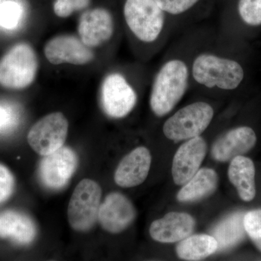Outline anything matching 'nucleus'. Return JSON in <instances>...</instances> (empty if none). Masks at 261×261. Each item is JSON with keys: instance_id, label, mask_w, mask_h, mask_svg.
Instances as JSON below:
<instances>
[{"instance_id": "obj_3", "label": "nucleus", "mask_w": 261, "mask_h": 261, "mask_svg": "<svg viewBox=\"0 0 261 261\" xmlns=\"http://www.w3.org/2000/svg\"><path fill=\"white\" fill-rule=\"evenodd\" d=\"M37 55L28 44L20 43L9 49L0 60V85L12 89L29 87L36 78Z\"/></svg>"}, {"instance_id": "obj_17", "label": "nucleus", "mask_w": 261, "mask_h": 261, "mask_svg": "<svg viewBox=\"0 0 261 261\" xmlns=\"http://www.w3.org/2000/svg\"><path fill=\"white\" fill-rule=\"evenodd\" d=\"M37 235V227L29 216L16 211H5L0 215V237L15 244L27 245Z\"/></svg>"}, {"instance_id": "obj_21", "label": "nucleus", "mask_w": 261, "mask_h": 261, "mask_svg": "<svg viewBox=\"0 0 261 261\" xmlns=\"http://www.w3.org/2000/svg\"><path fill=\"white\" fill-rule=\"evenodd\" d=\"M218 250V243L211 235L195 234L181 240L176 247L178 256L183 260H200Z\"/></svg>"}, {"instance_id": "obj_4", "label": "nucleus", "mask_w": 261, "mask_h": 261, "mask_svg": "<svg viewBox=\"0 0 261 261\" xmlns=\"http://www.w3.org/2000/svg\"><path fill=\"white\" fill-rule=\"evenodd\" d=\"M123 14L128 28L141 42H153L163 33L166 13L157 0H126Z\"/></svg>"}, {"instance_id": "obj_28", "label": "nucleus", "mask_w": 261, "mask_h": 261, "mask_svg": "<svg viewBox=\"0 0 261 261\" xmlns=\"http://www.w3.org/2000/svg\"><path fill=\"white\" fill-rule=\"evenodd\" d=\"M15 180L8 168L0 164V203L8 200L14 190Z\"/></svg>"}, {"instance_id": "obj_23", "label": "nucleus", "mask_w": 261, "mask_h": 261, "mask_svg": "<svg viewBox=\"0 0 261 261\" xmlns=\"http://www.w3.org/2000/svg\"><path fill=\"white\" fill-rule=\"evenodd\" d=\"M20 106L11 101H0V136L10 135L17 129L21 121Z\"/></svg>"}, {"instance_id": "obj_1", "label": "nucleus", "mask_w": 261, "mask_h": 261, "mask_svg": "<svg viewBox=\"0 0 261 261\" xmlns=\"http://www.w3.org/2000/svg\"><path fill=\"white\" fill-rule=\"evenodd\" d=\"M189 77L188 67L181 60H171L162 65L154 77L149 98L156 116H166L176 107L186 93Z\"/></svg>"}, {"instance_id": "obj_22", "label": "nucleus", "mask_w": 261, "mask_h": 261, "mask_svg": "<svg viewBox=\"0 0 261 261\" xmlns=\"http://www.w3.org/2000/svg\"><path fill=\"white\" fill-rule=\"evenodd\" d=\"M25 7L20 0H2L0 3V28L15 31L23 23Z\"/></svg>"}, {"instance_id": "obj_26", "label": "nucleus", "mask_w": 261, "mask_h": 261, "mask_svg": "<svg viewBox=\"0 0 261 261\" xmlns=\"http://www.w3.org/2000/svg\"><path fill=\"white\" fill-rule=\"evenodd\" d=\"M90 3V0H56L54 12L61 18H67L75 11L85 9Z\"/></svg>"}, {"instance_id": "obj_25", "label": "nucleus", "mask_w": 261, "mask_h": 261, "mask_svg": "<svg viewBox=\"0 0 261 261\" xmlns=\"http://www.w3.org/2000/svg\"><path fill=\"white\" fill-rule=\"evenodd\" d=\"M246 233L261 252V209L247 212L244 216Z\"/></svg>"}, {"instance_id": "obj_16", "label": "nucleus", "mask_w": 261, "mask_h": 261, "mask_svg": "<svg viewBox=\"0 0 261 261\" xmlns=\"http://www.w3.org/2000/svg\"><path fill=\"white\" fill-rule=\"evenodd\" d=\"M195 226V220L190 215L171 212L153 221L149 228V233L159 243H176L190 236Z\"/></svg>"}, {"instance_id": "obj_20", "label": "nucleus", "mask_w": 261, "mask_h": 261, "mask_svg": "<svg viewBox=\"0 0 261 261\" xmlns=\"http://www.w3.org/2000/svg\"><path fill=\"white\" fill-rule=\"evenodd\" d=\"M243 213L231 214L222 220L211 231L218 243V250H225L236 246L246 234L244 226Z\"/></svg>"}, {"instance_id": "obj_13", "label": "nucleus", "mask_w": 261, "mask_h": 261, "mask_svg": "<svg viewBox=\"0 0 261 261\" xmlns=\"http://www.w3.org/2000/svg\"><path fill=\"white\" fill-rule=\"evenodd\" d=\"M111 13L103 8L88 10L81 16L79 34L81 40L89 47H97L108 42L114 32Z\"/></svg>"}, {"instance_id": "obj_15", "label": "nucleus", "mask_w": 261, "mask_h": 261, "mask_svg": "<svg viewBox=\"0 0 261 261\" xmlns=\"http://www.w3.org/2000/svg\"><path fill=\"white\" fill-rule=\"evenodd\" d=\"M152 157L145 147H137L125 156L115 172V182L121 187H134L143 183L148 176Z\"/></svg>"}, {"instance_id": "obj_5", "label": "nucleus", "mask_w": 261, "mask_h": 261, "mask_svg": "<svg viewBox=\"0 0 261 261\" xmlns=\"http://www.w3.org/2000/svg\"><path fill=\"white\" fill-rule=\"evenodd\" d=\"M214 116V108L208 103H192L178 110L165 122L163 134L175 142L199 137L209 126Z\"/></svg>"}, {"instance_id": "obj_8", "label": "nucleus", "mask_w": 261, "mask_h": 261, "mask_svg": "<svg viewBox=\"0 0 261 261\" xmlns=\"http://www.w3.org/2000/svg\"><path fill=\"white\" fill-rule=\"evenodd\" d=\"M101 99L103 109L108 116L121 118L134 109L137 96L125 77L114 73L105 79L101 89Z\"/></svg>"}, {"instance_id": "obj_7", "label": "nucleus", "mask_w": 261, "mask_h": 261, "mask_svg": "<svg viewBox=\"0 0 261 261\" xmlns=\"http://www.w3.org/2000/svg\"><path fill=\"white\" fill-rule=\"evenodd\" d=\"M68 132V122L63 113H50L38 121L29 130L28 142L42 156L56 152L64 145Z\"/></svg>"}, {"instance_id": "obj_2", "label": "nucleus", "mask_w": 261, "mask_h": 261, "mask_svg": "<svg viewBox=\"0 0 261 261\" xmlns=\"http://www.w3.org/2000/svg\"><path fill=\"white\" fill-rule=\"evenodd\" d=\"M192 75L197 84L207 88L233 90L243 82L245 72L241 65L233 60L202 53L194 60Z\"/></svg>"}, {"instance_id": "obj_9", "label": "nucleus", "mask_w": 261, "mask_h": 261, "mask_svg": "<svg viewBox=\"0 0 261 261\" xmlns=\"http://www.w3.org/2000/svg\"><path fill=\"white\" fill-rule=\"evenodd\" d=\"M78 166L76 153L68 147H62L44 156L39 166V176L46 187L59 190L68 184Z\"/></svg>"}, {"instance_id": "obj_14", "label": "nucleus", "mask_w": 261, "mask_h": 261, "mask_svg": "<svg viewBox=\"0 0 261 261\" xmlns=\"http://www.w3.org/2000/svg\"><path fill=\"white\" fill-rule=\"evenodd\" d=\"M256 141V135L252 128L238 127L228 130L215 142L211 155L216 161L226 162L248 152L255 145Z\"/></svg>"}, {"instance_id": "obj_27", "label": "nucleus", "mask_w": 261, "mask_h": 261, "mask_svg": "<svg viewBox=\"0 0 261 261\" xmlns=\"http://www.w3.org/2000/svg\"><path fill=\"white\" fill-rule=\"evenodd\" d=\"M165 13L170 15L182 14L198 3L199 0H157Z\"/></svg>"}, {"instance_id": "obj_19", "label": "nucleus", "mask_w": 261, "mask_h": 261, "mask_svg": "<svg viewBox=\"0 0 261 261\" xmlns=\"http://www.w3.org/2000/svg\"><path fill=\"white\" fill-rule=\"evenodd\" d=\"M217 173L211 168H201L178 192L179 202H190L201 200L214 193L218 185Z\"/></svg>"}, {"instance_id": "obj_12", "label": "nucleus", "mask_w": 261, "mask_h": 261, "mask_svg": "<svg viewBox=\"0 0 261 261\" xmlns=\"http://www.w3.org/2000/svg\"><path fill=\"white\" fill-rule=\"evenodd\" d=\"M207 152L205 141L199 137L190 139L180 146L173 160L172 176L175 184L184 185L200 169Z\"/></svg>"}, {"instance_id": "obj_24", "label": "nucleus", "mask_w": 261, "mask_h": 261, "mask_svg": "<svg viewBox=\"0 0 261 261\" xmlns=\"http://www.w3.org/2000/svg\"><path fill=\"white\" fill-rule=\"evenodd\" d=\"M239 14L247 25H261V0H240Z\"/></svg>"}, {"instance_id": "obj_18", "label": "nucleus", "mask_w": 261, "mask_h": 261, "mask_svg": "<svg viewBox=\"0 0 261 261\" xmlns=\"http://www.w3.org/2000/svg\"><path fill=\"white\" fill-rule=\"evenodd\" d=\"M228 176L242 200L250 202L255 198L256 195L255 168L251 159L240 155L231 160Z\"/></svg>"}, {"instance_id": "obj_6", "label": "nucleus", "mask_w": 261, "mask_h": 261, "mask_svg": "<svg viewBox=\"0 0 261 261\" xmlns=\"http://www.w3.org/2000/svg\"><path fill=\"white\" fill-rule=\"evenodd\" d=\"M102 189L89 178L79 183L72 194L68 207V222L75 231H89L98 220Z\"/></svg>"}, {"instance_id": "obj_11", "label": "nucleus", "mask_w": 261, "mask_h": 261, "mask_svg": "<svg viewBox=\"0 0 261 261\" xmlns=\"http://www.w3.org/2000/svg\"><path fill=\"white\" fill-rule=\"evenodd\" d=\"M44 55L53 65H84L94 59L93 51L81 39L70 35L51 39L44 47Z\"/></svg>"}, {"instance_id": "obj_29", "label": "nucleus", "mask_w": 261, "mask_h": 261, "mask_svg": "<svg viewBox=\"0 0 261 261\" xmlns=\"http://www.w3.org/2000/svg\"><path fill=\"white\" fill-rule=\"evenodd\" d=\"M1 2H2V0H0V3H1Z\"/></svg>"}, {"instance_id": "obj_10", "label": "nucleus", "mask_w": 261, "mask_h": 261, "mask_svg": "<svg viewBox=\"0 0 261 261\" xmlns=\"http://www.w3.org/2000/svg\"><path fill=\"white\" fill-rule=\"evenodd\" d=\"M135 206L119 192H112L99 206L98 221L103 229L112 233H121L133 223L136 218Z\"/></svg>"}]
</instances>
